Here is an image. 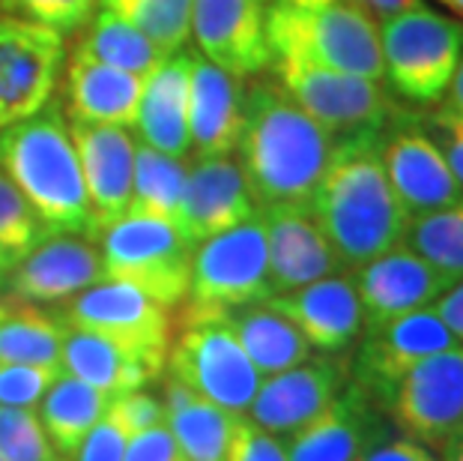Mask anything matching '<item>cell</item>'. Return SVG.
Here are the masks:
<instances>
[{
  "mask_svg": "<svg viewBox=\"0 0 463 461\" xmlns=\"http://www.w3.org/2000/svg\"><path fill=\"white\" fill-rule=\"evenodd\" d=\"M335 139L275 82L254 75L245 84L236 139L240 168L258 207L308 204L326 171Z\"/></svg>",
  "mask_w": 463,
  "mask_h": 461,
  "instance_id": "cell-1",
  "label": "cell"
},
{
  "mask_svg": "<svg viewBox=\"0 0 463 461\" xmlns=\"http://www.w3.org/2000/svg\"><path fill=\"white\" fill-rule=\"evenodd\" d=\"M380 132L335 139L326 171L314 189L308 210L326 234L344 270L398 246L407 213L398 204L380 159Z\"/></svg>",
  "mask_w": 463,
  "mask_h": 461,
  "instance_id": "cell-2",
  "label": "cell"
},
{
  "mask_svg": "<svg viewBox=\"0 0 463 461\" xmlns=\"http://www.w3.org/2000/svg\"><path fill=\"white\" fill-rule=\"evenodd\" d=\"M0 168L22 189L52 234H81L99 240L102 231L87 198L63 102L52 96L31 117L0 130Z\"/></svg>",
  "mask_w": 463,
  "mask_h": 461,
  "instance_id": "cell-3",
  "label": "cell"
},
{
  "mask_svg": "<svg viewBox=\"0 0 463 461\" xmlns=\"http://www.w3.org/2000/svg\"><path fill=\"white\" fill-rule=\"evenodd\" d=\"M266 36L272 57L290 54L383 82L380 24L353 0H269Z\"/></svg>",
  "mask_w": 463,
  "mask_h": 461,
  "instance_id": "cell-4",
  "label": "cell"
},
{
  "mask_svg": "<svg viewBox=\"0 0 463 461\" xmlns=\"http://www.w3.org/2000/svg\"><path fill=\"white\" fill-rule=\"evenodd\" d=\"M377 24L383 82L392 93L419 108L439 105L463 54V24L425 0Z\"/></svg>",
  "mask_w": 463,
  "mask_h": 461,
  "instance_id": "cell-5",
  "label": "cell"
},
{
  "mask_svg": "<svg viewBox=\"0 0 463 461\" xmlns=\"http://www.w3.org/2000/svg\"><path fill=\"white\" fill-rule=\"evenodd\" d=\"M269 297V252L260 213L192 249V282L183 321L224 318L233 309Z\"/></svg>",
  "mask_w": 463,
  "mask_h": 461,
  "instance_id": "cell-6",
  "label": "cell"
},
{
  "mask_svg": "<svg viewBox=\"0 0 463 461\" xmlns=\"http://www.w3.org/2000/svg\"><path fill=\"white\" fill-rule=\"evenodd\" d=\"M105 279L126 282L165 309L185 303L192 282V243L171 222L126 213L99 234Z\"/></svg>",
  "mask_w": 463,
  "mask_h": 461,
  "instance_id": "cell-7",
  "label": "cell"
},
{
  "mask_svg": "<svg viewBox=\"0 0 463 461\" xmlns=\"http://www.w3.org/2000/svg\"><path fill=\"white\" fill-rule=\"evenodd\" d=\"M269 72L323 130H329L332 139L380 132L398 111L383 82H371V78L326 70L290 54L272 57Z\"/></svg>",
  "mask_w": 463,
  "mask_h": 461,
  "instance_id": "cell-8",
  "label": "cell"
},
{
  "mask_svg": "<svg viewBox=\"0 0 463 461\" xmlns=\"http://www.w3.org/2000/svg\"><path fill=\"white\" fill-rule=\"evenodd\" d=\"M165 375L233 414L249 410L263 380L224 318L183 321L167 348Z\"/></svg>",
  "mask_w": 463,
  "mask_h": 461,
  "instance_id": "cell-9",
  "label": "cell"
},
{
  "mask_svg": "<svg viewBox=\"0 0 463 461\" xmlns=\"http://www.w3.org/2000/svg\"><path fill=\"white\" fill-rule=\"evenodd\" d=\"M380 410L401 435L439 453L463 435V348L439 351L403 371L383 396Z\"/></svg>",
  "mask_w": 463,
  "mask_h": 461,
  "instance_id": "cell-10",
  "label": "cell"
},
{
  "mask_svg": "<svg viewBox=\"0 0 463 461\" xmlns=\"http://www.w3.org/2000/svg\"><path fill=\"white\" fill-rule=\"evenodd\" d=\"M380 159L398 204L407 216H419L463 198L446 156L430 139L419 114L398 108L377 135Z\"/></svg>",
  "mask_w": 463,
  "mask_h": 461,
  "instance_id": "cell-11",
  "label": "cell"
},
{
  "mask_svg": "<svg viewBox=\"0 0 463 461\" xmlns=\"http://www.w3.org/2000/svg\"><path fill=\"white\" fill-rule=\"evenodd\" d=\"M63 66L61 34L0 13V130L52 100Z\"/></svg>",
  "mask_w": 463,
  "mask_h": 461,
  "instance_id": "cell-12",
  "label": "cell"
},
{
  "mask_svg": "<svg viewBox=\"0 0 463 461\" xmlns=\"http://www.w3.org/2000/svg\"><path fill=\"white\" fill-rule=\"evenodd\" d=\"M66 327L96 332L126 348L165 362L171 348V309L126 282L102 279L66 303L61 312Z\"/></svg>",
  "mask_w": 463,
  "mask_h": 461,
  "instance_id": "cell-13",
  "label": "cell"
},
{
  "mask_svg": "<svg viewBox=\"0 0 463 461\" xmlns=\"http://www.w3.org/2000/svg\"><path fill=\"white\" fill-rule=\"evenodd\" d=\"M356 345L359 348L350 366V380L380 405L403 371H410L416 362L439 354V351L455 348L458 341L433 312V306H428L364 327Z\"/></svg>",
  "mask_w": 463,
  "mask_h": 461,
  "instance_id": "cell-14",
  "label": "cell"
},
{
  "mask_svg": "<svg viewBox=\"0 0 463 461\" xmlns=\"http://www.w3.org/2000/svg\"><path fill=\"white\" fill-rule=\"evenodd\" d=\"M269 0H194L192 39L198 52L236 78L269 72L272 48L266 36Z\"/></svg>",
  "mask_w": 463,
  "mask_h": 461,
  "instance_id": "cell-15",
  "label": "cell"
},
{
  "mask_svg": "<svg viewBox=\"0 0 463 461\" xmlns=\"http://www.w3.org/2000/svg\"><path fill=\"white\" fill-rule=\"evenodd\" d=\"M350 384V366L335 357H308L260 380L245 417L275 437H288L332 405Z\"/></svg>",
  "mask_w": 463,
  "mask_h": 461,
  "instance_id": "cell-16",
  "label": "cell"
},
{
  "mask_svg": "<svg viewBox=\"0 0 463 461\" xmlns=\"http://www.w3.org/2000/svg\"><path fill=\"white\" fill-rule=\"evenodd\" d=\"M102 279L105 264L96 240L81 234H48L24 258L15 261L4 291L9 300L43 306V303H69Z\"/></svg>",
  "mask_w": 463,
  "mask_h": 461,
  "instance_id": "cell-17",
  "label": "cell"
},
{
  "mask_svg": "<svg viewBox=\"0 0 463 461\" xmlns=\"http://www.w3.org/2000/svg\"><path fill=\"white\" fill-rule=\"evenodd\" d=\"M260 207L249 189V180L233 156H201L185 174L180 210H176V231L192 246L215 234L236 228L258 216Z\"/></svg>",
  "mask_w": 463,
  "mask_h": 461,
  "instance_id": "cell-18",
  "label": "cell"
},
{
  "mask_svg": "<svg viewBox=\"0 0 463 461\" xmlns=\"http://www.w3.org/2000/svg\"><path fill=\"white\" fill-rule=\"evenodd\" d=\"M266 303L297 323L311 351H320L326 357L347 354L364 332V312L350 270L332 273L297 291L275 293Z\"/></svg>",
  "mask_w": 463,
  "mask_h": 461,
  "instance_id": "cell-19",
  "label": "cell"
},
{
  "mask_svg": "<svg viewBox=\"0 0 463 461\" xmlns=\"http://www.w3.org/2000/svg\"><path fill=\"white\" fill-rule=\"evenodd\" d=\"M356 284L364 327L428 309L449 288V279L403 243L350 270Z\"/></svg>",
  "mask_w": 463,
  "mask_h": 461,
  "instance_id": "cell-20",
  "label": "cell"
},
{
  "mask_svg": "<svg viewBox=\"0 0 463 461\" xmlns=\"http://www.w3.org/2000/svg\"><path fill=\"white\" fill-rule=\"evenodd\" d=\"M260 219L266 228V252H269L272 297L344 270L341 258L335 255L326 234L320 231L308 204L260 207Z\"/></svg>",
  "mask_w": 463,
  "mask_h": 461,
  "instance_id": "cell-21",
  "label": "cell"
},
{
  "mask_svg": "<svg viewBox=\"0 0 463 461\" xmlns=\"http://www.w3.org/2000/svg\"><path fill=\"white\" fill-rule=\"evenodd\" d=\"M380 437V405L350 380L332 405L281 440L290 461H359Z\"/></svg>",
  "mask_w": 463,
  "mask_h": 461,
  "instance_id": "cell-22",
  "label": "cell"
},
{
  "mask_svg": "<svg viewBox=\"0 0 463 461\" xmlns=\"http://www.w3.org/2000/svg\"><path fill=\"white\" fill-rule=\"evenodd\" d=\"M69 132H72L78 162L84 171L87 198H90L96 225H99V231H105L111 222L129 213L135 139L126 126L87 120H72Z\"/></svg>",
  "mask_w": 463,
  "mask_h": 461,
  "instance_id": "cell-23",
  "label": "cell"
},
{
  "mask_svg": "<svg viewBox=\"0 0 463 461\" xmlns=\"http://www.w3.org/2000/svg\"><path fill=\"white\" fill-rule=\"evenodd\" d=\"M245 78H236L201 52H192L189 72V139L192 156H228L242 126Z\"/></svg>",
  "mask_w": 463,
  "mask_h": 461,
  "instance_id": "cell-24",
  "label": "cell"
},
{
  "mask_svg": "<svg viewBox=\"0 0 463 461\" xmlns=\"http://www.w3.org/2000/svg\"><path fill=\"white\" fill-rule=\"evenodd\" d=\"M189 72L192 52H174L144 78L132 130L144 144L176 159L192 156L189 139Z\"/></svg>",
  "mask_w": 463,
  "mask_h": 461,
  "instance_id": "cell-25",
  "label": "cell"
},
{
  "mask_svg": "<svg viewBox=\"0 0 463 461\" xmlns=\"http://www.w3.org/2000/svg\"><path fill=\"white\" fill-rule=\"evenodd\" d=\"M61 366L72 378L108 392L111 399L146 389L165 371V362L146 357L141 351L75 327H66L63 332Z\"/></svg>",
  "mask_w": 463,
  "mask_h": 461,
  "instance_id": "cell-26",
  "label": "cell"
},
{
  "mask_svg": "<svg viewBox=\"0 0 463 461\" xmlns=\"http://www.w3.org/2000/svg\"><path fill=\"white\" fill-rule=\"evenodd\" d=\"M144 78L135 72L114 70V66L72 57L66 70V96L63 102L72 120L111 123L132 130L137 102H141Z\"/></svg>",
  "mask_w": 463,
  "mask_h": 461,
  "instance_id": "cell-27",
  "label": "cell"
},
{
  "mask_svg": "<svg viewBox=\"0 0 463 461\" xmlns=\"http://www.w3.org/2000/svg\"><path fill=\"white\" fill-rule=\"evenodd\" d=\"M165 426L171 428L185 461H224L233 437V410L198 396L180 380L165 378Z\"/></svg>",
  "mask_w": 463,
  "mask_h": 461,
  "instance_id": "cell-28",
  "label": "cell"
},
{
  "mask_svg": "<svg viewBox=\"0 0 463 461\" xmlns=\"http://www.w3.org/2000/svg\"><path fill=\"white\" fill-rule=\"evenodd\" d=\"M231 323L233 336L240 339L242 351L260 371V378L279 375L284 369H293L314 357L308 339L297 330V323L284 318L269 303H251V306L233 309L224 315Z\"/></svg>",
  "mask_w": 463,
  "mask_h": 461,
  "instance_id": "cell-29",
  "label": "cell"
},
{
  "mask_svg": "<svg viewBox=\"0 0 463 461\" xmlns=\"http://www.w3.org/2000/svg\"><path fill=\"white\" fill-rule=\"evenodd\" d=\"M111 401L114 399L108 392L84 384L69 371H61L43 401L36 405V414L45 435L57 447V453L69 461L75 456V449L81 447V440L93 431V426L105 417Z\"/></svg>",
  "mask_w": 463,
  "mask_h": 461,
  "instance_id": "cell-30",
  "label": "cell"
},
{
  "mask_svg": "<svg viewBox=\"0 0 463 461\" xmlns=\"http://www.w3.org/2000/svg\"><path fill=\"white\" fill-rule=\"evenodd\" d=\"M72 57H84V61H96L114 70L150 75L156 66L165 61V52L144 36L135 24L120 18L111 9H96L93 18L81 27V36L72 48Z\"/></svg>",
  "mask_w": 463,
  "mask_h": 461,
  "instance_id": "cell-31",
  "label": "cell"
},
{
  "mask_svg": "<svg viewBox=\"0 0 463 461\" xmlns=\"http://www.w3.org/2000/svg\"><path fill=\"white\" fill-rule=\"evenodd\" d=\"M63 332L66 323L61 318L45 315L33 303H0V362L61 366Z\"/></svg>",
  "mask_w": 463,
  "mask_h": 461,
  "instance_id": "cell-32",
  "label": "cell"
},
{
  "mask_svg": "<svg viewBox=\"0 0 463 461\" xmlns=\"http://www.w3.org/2000/svg\"><path fill=\"white\" fill-rule=\"evenodd\" d=\"M185 159L153 150L150 144L135 141V174H132V198L129 213L150 216V219L176 222L183 186H185ZM176 228V225H174Z\"/></svg>",
  "mask_w": 463,
  "mask_h": 461,
  "instance_id": "cell-33",
  "label": "cell"
},
{
  "mask_svg": "<svg viewBox=\"0 0 463 461\" xmlns=\"http://www.w3.org/2000/svg\"><path fill=\"white\" fill-rule=\"evenodd\" d=\"M401 243L449 282L463 279V198L446 207L407 216Z\"/></svg>",
  "mask_w": 463,
  "mask_h": 461,
  "instance_id": "cell-34",
  "label": "cell"
},
{
  "mask_svg": "<svg viewBox=\"0 0 463 461\" xmlns=\"http://www.w3.org/2000/svg\"><path fill=\"white\" fill-rule=\"evenodd\" d=\"M99 6L135 24L165 54L183 52L185 39L192 36L194 0H99Z\"/></svg>",
  "mask_w": 463,
  "mask_h": 461,
  "instance_id": "cell-35",
  "label": "cell"
},
{
  "mask_svg": "<svg viewBox=\"0 0 463 461\" xmlns=\"http://www.w3.org/2000/svg\"><path fill=\"white\" fill-rule=\"evenodd\" d=\"M48 234L52 231L36 216L31 201L24 198L22 189L0 168V249L13 261H18Z\"/></svg>",
  "mask_w": 463,
  "mask_h": 461,
  "instance_id": "cell-36",
  "label": "cell"
},
{
  "mask_svg": "<svg viewBox=\"0 0 463 461\" xmlns=\"http://www.w3.org/2000/svg\"><path fill=\"white\" fill-rule=\"evenodd\" d=\"M0 456L6 461H66L39 423L36 408L0 405Z\"/></svg>",
  "mask_w": 463,
  "mask_h": 461,
  "instance_id": "cell-37",
  "label": "cell"
},
{
  "mask_svg": "<svg viewBox=\"0 0 463 461\" xmlns=\"http://www.w3.org/2000/svg\"><path fill=\"white\" fill-rule=\"evenodd\" d=\"M99 9V0H0V13L39 27H52L61 36L78 34Z\"/></svg>",
  "mask_w": 463,
  "mask_h": 461,
  "instance_id": "cell-38",
  "label": "cell"
},
{
  "mask_svg": "<svg viewBox=\"0 0 463 461\" xmlns=\"http://www.w3.org/2000/svg\"><path fill=\"white\" fill-rule=\"evenodd\" d=\"M61 371H63L61 366L0 362V405L4 408H36Z\"/></svg>",
  "mask_w": 463,
  "mask_h": 461,
  "instance_id": "cell-39",
  "label": "cell"
},
{
  "mask_svg": "<svg viewBox=\"0 0 463 461\" xmlns=\"http://www.w3.org/2000/svg\"><path fill=\"white\" fill-rule=\"evenodd\" d=\"M224 461H290L284 440L269 435L249 417L240 414L233 426V437L228 447V458Z\"/></svg>",
  "mask_w": 463,
  "mask_h": 461,
  "instance_id": "cell-40",
  "label": "cell"
},
{
  "mask_svg": "<svg viewBox=\"0 0 463 461\" xmlns=\"http://www.w3.org/2000/svg\"><path fill=\"white\" fill-rule=\"evenodd\" d=\"M126 444H129L126 428L117 423L111 410H105V417L93 426V431L81 440V447L69 461H123Z\"/></svg>",
  "mask_w": 463,
  "mask_h": 461,
  "instance_id": "cell-41",
  "label": "cell"
},
{
  "mask_svg": "<svg viewBox=\"0 0 463 461\" xmlns=\"http://www.w3.org/2000/svg\"><path fill=\"white\" fill-rule=\"evenodd\" d=\"M108 410H111L114 419L126 428L129 437L150 426L165 423L162 399H156L153 392H146V389H135V392H126V396H117Z\"/></svg>",
  "mask_w": 463,
  "mask_h": 461,
  "instance_id": "cell-42",
  "label": "cell"
},
{
  "mask_svg": "<svg viewBox=\"0 0 463 461\" xmlns=\"http://www.w3.org/2000/svg\"><path fill=\"white\" fill-rule=\"evenodd\" d=\"M421 123H425V130L430 132V139L437 141L451 174H455V180L463 189V120L439 105V108H433L430 114L421 117Z\"/></svg>",
  "mask_w": 463,
  "mask_h": 461,
  "instance_id": "cell-43",
  "label": "cell"
},
{
  "mask_svg": "<svg viewBox=\"0 0 463 461\" xmlns=\"http://www.w3.org/2000/svg\"><path fill=\"white\" fill-rule=\"evenodd\" d=\"M123 461H185V456H183V449L176 447L171 428L159 423L129 437Z\"/></svg>",
  "mask_w": 463,
  "mask_h": 461,
  "instance_id": "cell-44",
  "label": "cell"
},
{
  "mask_svg": "<svg viewBox=\"0 0 463 461\" xmlns=\"http://www.w3.org/2000/svg\"><path fill=\"white\" fill-rule=\"evenodd\" d=\"M359 461H439V456L425 444H419V440L398 435V437H380Z\"/></svg>",
  "mask_w": 463,
  "mask_h": 461,
  "instance_id": "cell-45",
  "label": "cell"
},
{
  "mask_svg": "<svg viewBox=\"0 0 463 461\" xmlns=\"http://www.w3.org/2000/svg\"><path fill=\"white\" fill-rule=\"evenodd\" d=\"M433 312L446 323V330L455 336V341L463 348V279L451 282L446 291L433 303Z\"/></svg>",
  "mask_w": 463,
  "mask_h": 461,
  "instance_id": "cell-46",
  "label": "cell"
},
{
  "mask_svg": "<svg viewBox=\"0 0 463 461\" xmlns=\"http://www.w3.org/2000/svg\"><path fill=\"white\" fill-rule=\"evenodd\" d=\"M353 4H359L364 13H371L373 18H377V22H383V18L401 13V9L419 4V0H353Z\"/></svg>",
  "mask_w": 463,
  "mask_h": 461,
  "instance_id": "cell-47",
  "label": "cell"
},
{
  "mask_svg": "<svg viewBox=\"0 0 463 461\" xmlns=\"http://www.w3.org/2000/svg\"><path fill=\"white\" fill-rule=\"evenodd\" d=\"M439 105L446 108V111L458 114L463 120V54H460V63H458L455 75H451V84H449V91H446V96H442Z\"/></svg>",
  "mask_w": 463,
  "mask_h": 461,
  "instance_id": "cell-48",
  "label": "cell"
},
{
  "mask_svg": "<svg viewBox=\"0 0 463 461\" xmlns=\"http://www.w3.org/2000/svg\"><path fill=\"white\" fill-rule=\"evenodd\" d=\"M439 461H463V435H458L451 444H446L439 449Z\"/></svg>",
  "mask_w": 463,
  "mask_h": 461,
  "instance_id": "cell-49",
  "label": "cell"
},
{
  "mask_svg": "<svg viewBox=\"0 0 463 461\" xmlns=\"http://www.w3.org/2000/svg\"><path fill=\"white\" fill-rule=\"evenodd\" d=\"M13 267H15V261L9 258V255L0 249V288L6 284V279H9V273H13Z\"/></svg>",
  "mask_w": 463,
  "mask_h": 461,
  "instance_id": "cell-50",
  "label": "cell"
},
{
  "mask_svg": "<svg viewBox=\"0 0 463 461\" xmlns=\"http://www.w3.org/2000/svg\"><path fill=\"white\" fill-rule=\"evenodd\" d=\"M442 6H449L458 18H463V0H439Z\"/></svg>",
  "mask_w": 463,
  "mask_h": 461,
  "instance_id": "cell-51",
  "label": "cell"
},
{
  "mask_svg": "<svg viewBox=\"0 0 463 461\" xmlns=\"http://www.w3.org/2000/svg\"><path fill=\"white\" fill-rule=\"evenodd\" d=\"M0 461H6V458H4V456H0Z\"/></svg>",
  "mask_w": 463,
  "mask_h": 461,
  "instance_id": "cell-52",
  "label": "cell"
}]
</instances>
